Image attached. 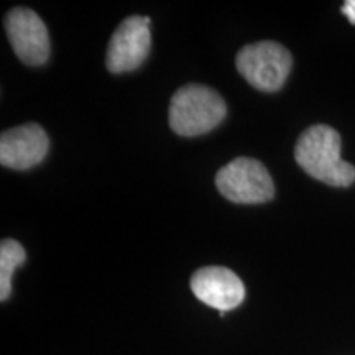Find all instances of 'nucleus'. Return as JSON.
<instances>
[{
  "mask_svg": "<svg viewBox=\"0 0 355 355\" xmlns=\"http://www.w3.org/2000/svg\"><path fill=\"white\" fill-rule=\"evenodd\" d=\"M296 163L314 180L347 188L355 181V168L340 157V135L329 125H313L301 133L295 146Z\"/></svg>",
  "mask_w": 355,
  "mask_h": 355,
  "instance_id": "f257e3e1",
  "label": "nucleus"
},
{
  "mask_svg": "<svg viewBox=\"0 0 355 355\" xmlns=\"http://www.w3.org/2000/svg\"><path fill=\"white\" fill-rule=\"evenodd\" d=\"M227 105L214 89L202 84H188L173 94L170 127L181 137H198L211 132L225 119Z\"/></svg>",
  "mask_w": 355,
  "mask_h": 355,
  "instance_id": "f03ea898",
  "label": "nucleus"
},
{
  "mask_svg": "<svg viewBox=\"0 0 355 355\" xmlns=\"http://www.w3.org/2000/svg\"><path fill=\"white\" fill-rule=\"evenodd\" d=\"M293 66L291 53L283 44L259 42L243 46L237 55V69L250 86L263 92L283 87Z\"/></svg>",
  "mask_w": 355,
  "mask_h": 355,
  "instance_id": "7ed1b4c3",
  "label": "nucleus"
},
{
  "mask_svg": "<svg viewBox=\"0 0 355 355\" xmlns=\"http://www.w3.org/2000/svg\"><path fill=\"white\" fill-rule=\"evenodd\" d=\"M219 193L237 204H261L275 196V184L266 168L254 158H235L216 175Z\"/></svg>",
  "mask_w": 355,
  "mask_h": 355,
  "instance_id": "20e7f679",
  "label": "nucleus"
},
{
  "mask_svg": "<svg viewBox=\"0 0 355 355\" xmlns=\"http://www.w3.org/2000/svg\"><path fill=\"white\" fill-rule=\"evenodd\" d=\"M152 46L148 17H128L119 25L109 42L107 69L110 73H128L144 63Z\"/></svg>",
  "mask_w": 355,
  "mask_h": 355,
  "instance_id": "39448f33",
  "label": "nucleus"
},
{
  "mask_svg": "<svg viewBox=\"0 0 355 355\" xmlns=\"http://www.w3.org/2000/svg\"><path fill=\"white\" fill-rule=\"evenodd\" d=\"M7 37L13 51L21 61L30 66L46 63L50 56V37L46 25L33 10L17 7L6 17Z\"/></svg>",
  "mask_w": 355,
  "mask_h": 355,
  "instance_id": "423d86ee",
  "label": "nucleus"
},
{
  "mask_svg": "<svg viewBox=\"0 0 355 355\" xmlns=\"http://www.w3.org/2000/svg\"><path fill=\"white\" fill-rule=\"evenodd\" d=\"M191 290L204 304L219 313L237 308L245 298V286L232 270L224 266H204L191 278Z\"/></svg>",
  "mask_w": 355,
  "mask_h": 355,
  "instance_id": "0eeeda50",
  "label": "nucleus"
},
{
  "mask_svg": "<svg viewBox=\"0 0 355 355\" xmlns=\"http://www.w3.org/2000/svg\"><path fill=\"white\" fill-rule=\"evenodd\" d=\"M48 135L38 123H25L0 137V163L12 170H28L42 163L48 153Z\"/></svg>",
  "mask_w": 355,
  "mask_h": 355,
  "instance_id": "6e6552de",
  "label": "nucleus"
},
{
  "mask_svg": "<svg viewBox=\"0 0 355 355\" xmlns=\"http://www.w3.org/2000/svg\"><path fill=\"white\" fill-rule=\"evenodd\" d=\"M26 259L25 248L17 241L6 239L0 243V300H8L12 293V275Z\"/></svg>",
  "mask_w": 355,
  "mask_h": 355,
  "instance_id": "1a4fd4ad",
  "label": "nucleus"
},
{
  "mask_svg": "<svg viewBox=\"0 0 355 355\" xmlns=\"http://www.w3.org/2000/svg\"><path fill=\"white\" fill-rule=\"evenodd\" d=\"M340 10H343L344 15L347 17L350 24L355 25V0H347V2H344V6Z\"/></svg>",
  "mask_w": 355,
  "mask_h": 355,
  "instance_id": "9d476101",
  "label": "nucleus"
}]
</instances>
